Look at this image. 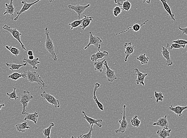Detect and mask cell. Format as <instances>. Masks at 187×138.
<instances>
[{"label":"cell","instance_id":"cell-3","mask_svg":"<svg viewBox=\"0 0 187 138\" xmlns=\"http://www.w3.org/2000/svg\"><path fill=\"white\" fill-rule=\"evenodd\" d=\"M33 98V96L31 95L29 91H23L20 100V102L22 104L23 106V110L22 111V115H25L27 113L26 108L28 106L29 103Z\"/></svg>","mask_w":187,"mask_h":138},{"label":"cell","instance_id":"cell-29","mask_svg":"<svg viewBox=\"0 0 187 138\" xmlns=\"http://www.w3.org/2000/svg\"><path fill=\"white\" fill-rule=\"evenodd\" d=\"M54 125H55V124L54 123H51L48 127L43 130L42 132L44 135V137L45 138H50V135L51 134V130L53 127H54Z\"/></svg>","mask_w":187,"mask_h":138},{"label":"cell","instance_id":"cell-38","mask_svg":"<svg viewBox=\"0 0 187 138\" xmlns=\"http://www.w3.org/2000/svg\"><path fill=\"white\" fill-rule=\"evenodd\" d=\"M7 95L8 96L9 99H14L15 100H16L18 99L19 98V97L16 95V87L14 88L13 91H12V93H9L7 92Z\"/></svg>","mask_w":187,"mask_h":138},{"label":"cell","instance_id":"cell-13","mask_svg":"<svg viewBox=\"0 0 187 138\" xmlns=\"http://www.w3.org/2000/svg\"><path fill=\"white\" fill-rule=\"evenodd\" d=\"M124 48L125 49V54L126 56L124 59L125 62L127 61V59L129 56L132 55L133 53L135 48L134 46H132L131 42L126 43L124 45Z\"/></svg>","mask_w":187,"mask_h":138},{"label":"cell","instance_id":"cell-2","mask_svg":"<svg viewBox=\"0 0 187 138\" xmlns=\"http://www.w3.org/2000/svg\"><path fill=\"white\" fill-rule=\"evenodd\" d=\"M45 34L46 36V40H45V50L50 54L53 61H56L58 60V56L55 53V47H54L52 40L50 38L47 27H45Z\"/></svg>","mask_w":187,"mask_h":138},{"label":"cell","instance_id":"cell-27","mask_svg":"<svg viewBox=\"0 0 187 138\" xmlns=\"http://www.w3.org/2000/svg\"><path fill=\"white\" fill-rule=\"evenodd\" d=\"M106 59H105L104 60H102V61H96L94 62V70L96 71H98V72H102L104 67V63L106 60Z\"/></svg>","mask_w":187,"mask_h":138},{"label":"cell","instance_id":"cell-22","mask_svg":"<svg viewBox=\"0 0 187 138\" xmlns=\"http://www.w3.org/2000/svg\"><path fill=\"white\" fill-rule=\"evenodd\" d=\"M21 78H23L24 79L26 78V72L25 71H24L21 73L17 72H14L13 73L11 74L8 76V78L16 81Z\"/></svg>","mask_w":187,"mask_h":138},{"label":"cell","instance_id":"cell-43","mask_svg":"<svg viewBox=\"0 0 187 138\" xmlns=\"http://www.w3.org/2000/svg\"><path fill=\"white\" fill-rule=\"evenodd\" d=\"M125 0H114L115 3L117 4L119 6H122V4Z\"/></svg>","mask_w":187,"mask_h":138},{"label":"cell","instance_id":"cell-32","mask_svg":"<svg viewBox=\"0 0 187 138\" xmlns=\"http://www.w3.org/2000/svg\"><path fill=\"white\" fill-rule=\"evenodd\" d=\"M136 59L141 62L142 65L146 64L149 60V58L146 57V54L140 55Z\"/></svg>","mask_w":187,"mask_h":138},{"label":"cell","instance_id":"cell-17","mask_svg":"<svg viewBox=\"0 0 187 138\" xmlns=\"http://www.w3.org/2000/svg\"><path fill=\"white\" fill-rule=\"evenodd\" d=\"M6 7L5 12L4 13L3 15L7 14H10L12 17V19H13L14 16V12L15 11V8L13 5V0H10L9 4H5Z\"/></svg>","mask_w":187,"mask_h":138},{"label":"cell","instance_id":"cell-19","mask_svg":"<svg viewBox=\"0 0 187 138\" xmlns=\"http://www.w3.org/2000/svg\"><path fill=\"white\" fill-rule=\"evenodd\" d=\"M100 84L99 83H95V85L94 90H93V99H94V101H95V103L97 104L99 108L101 110H102V111H103L104 110L103 105L100 101H99L98 99L97 98V96H96V92L97 89L100 87Z\"/></svg>","mask_w":187,"mask_h":138},{"label":"cell","instance_id":"cell-21","mask_svg":"<svg viewBox=\"0 0 187 138\" xmlns=\"http://www.w3.org/2000/svg\"><path fill=\"white\" fill-rule=\"evenodd\" d=\"M39 59L38 57L32 60H30L28 58H24L23 60V62L27 63V64L29 65L30 66H32L33 68L37 70L38 67L36 66V65L40 64V61H39Z\"/></svg>","mask_w":187,"mask_h":138},{"label":"cell","instance_id":"cell-9","mask_svg":"<svg viewBox=\"0 0 187 138\" xmlns=\"http://www.w3.org/2000/svg\"><path fill=\"white\" fill-rule=\"evenodd\" d=\"M90 6V4H88L84 6L80 5H68V7L70 9L73 10L76 12L78 16V20H79L80 19L81 15Z\"/></svg>","mask_w":187,"mask_h":138},{"label":"cell","instance_id":"cell-5","mask_svg":"<svg viewBox=\"0 0 187 138\" xmlns=\"http://www.w3.org/2000/svg\"><path fill=\"white\" fill-rule=\"evenodd\" d=\"M2 28L6 30V32H8L11 34L13 36L15 39H16L21 44V47L24 50H26V49L25 47V45L23 44L21 40V36L22 34L20 33L19 31L16 28H12L10 27L7 24H5L2 27Z\"/></svg>","mask_w":187,"mask_h":138},{"label":"cell","instance_id":"cell-36","mask_svg":"<svg viewBox=\"0 0 187 138\" xmlns=\"http://www.w3.org/2000/svg\"><path fill=\"white\" fill-rule=\"evenodd\" d=\"M155 96L156 98V102L159 103V101H162L164 98V96L162 95V93L161 92H157V91H155Z\"/></svg>","mask_w":187,"mask_h":138},{"label":"cell","instance_id":"cell-35","mask_svg":"<svg viewBox=\"0 0 187 138\" xmlns=\"http://www.w3.org/2000/svg\"><path fill=\"white\" fill-rule=\"evenodd\" d=\"M142 25H143L142 24L140 25L138 24H136L133 25L132 26L129 27V28H128L127 30H126L125 31H124V32H121V33H120L119 34L122 33V32H127V31H128L129 30H131L134 31V32H138V31L140 30V29H141V26H142Z\"/></svg>","mask_w":187,"mask_h":138},{"label":"cell","instance_id":"cell-14","mask_svg":"<svg viewBox=\"0 0 187 138\" xmlns=\"http://www.w3.org/2000/svg\"><path fill=\"white\" fill-rule=\"evenodd\" d=\"M98 52L95 54L92 55L90 57L91 61L92 62H95L99 59H102L103 57H108L109 52L107 51H101L98 50Z\"/></svg>","mask_w":187,"mask_h":138},{"label":"cell","instance_id":"cell-48","mask_svg":"<svg viewBox=\"0 0 187 138\" xmlns=\"http://www.w3.org/2000/svg\"><path fill=\"white\" fill-rule=\"evenodd\" d=\"M53 1H54L53 0H50V1H49V2H50V3H51V2H52Z\"/></svg>","mask_w":187,"mask_h":138},{"label":"cell","instance_id":"cell-23","mask_svg":"<svg viewBox=\"0 0 187 138\" xmlns=\"http://www.w3.org/2000/svg\"><path fill=\"white\" fill-rule=\"evenodd\" d=\"M93 16H85V18L83 20L81 24L79 26V27H81L83 30L90 25L91 22L93 21Z\"/></svg>","mask_w":187,"mask_h":138},{"label":"cell","instance_id":"cell-47","mask_svg":"<svg viewBox=\"0 0 187 138\" xmlns=\"http://www.w3.org/2000/svg\"><path fill=\"white\" fill-rule=\"evenodd\" d=\"M5 106V104H0V111H1L2 107Z\"/></svg>","mask_w":187,"mask_h":138},{"label":"cell","instance_id":"cell-25","mask_svg":"<svg viewBox=\"0 0 187 138\" xmlns=\"http://www.w3.org/2000/svg\"><path fill=\"white\" fill-rule=\"evenodd\" d=\"M160 1H161L163 5L164 8L165 10V11L168 12L169 14L170 15L173 21H175V18H174V16H174V15L172 12L171 8H170V7L169 5H168L167 0H160Z\"/></svg>","mask_w":187,"mask_h":138},{"label":"cell","instance_id":"cell-30","mask_svg":"<svg viewBox=\"0 0 187 138\" xmlns=\"http://www.w3.org/2000/svg\"><path fill=\"white\" fill-rule=\"evenodd\" d=\"M5 47L11 52L12 54L15 55L16 57H17L21 53L20 50L16 47H12V46H5Z\"/></svg>","mask_w":187,"mask_h":138},{"label":"cell","instance_id":"cell-11","mask_svg":"<svg viewBox=\"0 0 187 138\" xmlns=\"http://www.w3.org/2000/svg\"><path fill=\"white\" fill-rule=\"evenodd\" d=\"M41 1V0H37V1H35V2H32V3H28V2H26L25 1H22V2H21V3L23 5V6L21 10L17 12L18 15L14 19V21H17L18 19L19 16L20 15L24 13V12H26V11H27L33 5H35V4L37 3L39 1Z\"/></svg>","mask_w":187,"mask_h":138},{"label":"cell","instance_id":"cell-12","mask_svg":"<svg viewBox=\"0 0 187 138\" xmlns=\"http://www.w3.org/2000/svg\"><path fill=\"white\" fill-rule=\"evenodd\" d=\"M154 126H158L162 128L168 130L169 127V122L167 120V115H165L164 117H160L158 120L157 122L153 123Z\"/></svg>","mask_w":187,"mask_h":138},{"label":"cell","instance_id":"cell-44","mask_svg":"<svg viewBox=\"0 0 187 138\" xmlns=\"http://www.w3.org/2000/svg\"><path fill=\"white\" fill-rule=\"evenodd\" d=\"M27 53L28 56H33L34 55L33 52V51H31V50H29V51H28Z\"/></svg>","mask_w":187,"mask_h":138},{"label":"cell","instance_id":"cell-24","mask_svg":"<svg viewBox=\"0 0 187 138\" xmlns=\"http://www.w3.org/2000/svg\"><path fill=\"white\" fill-rule=\"evenodd\" d=\"M172 131L171 130H167L165 128H162L156 132L159 137L162 138H166L170 136Z\"/></svg>","mask_w":187,"mask_h":138},{"label":"cell","instance_id":"cell-42","mask_svg":"<svg viewBox=\"0 0 187 138\" xmlns=\"http://www.w3.org/2000/svg\"><path fill=\"white\" fill-rule=\"evenodd\" d=\"M179 30H180L182 32V36L183 34H185L186 36H187V27H184V28H181L180 27V26H179Z\"/></svg>","mask_w":187,"mask_h":138},{"label":"cell","instance_id":"cell-8","mask_svg":"<svg viewBox=\"0 0 187 138\" xmlns=\"http://www.w3.org/2000/svg\"><path fill=\"white\" fill-rule=\"evenodd\" d=\"M104 65L106 67V71H105V75L106 76L107 81L112 82L115 80H117V78L115 74V71L111 69L110 67L108 66L107 60L104 63Z\"/></svg>","mask_w":187,"mask_h":138},{"label":"cell","instance_id":"cell-6","mask_svg":"<svg viewBox=\"0 0 187 138\" xmlns=\"http://www.w3.org/2000/svg\"><path fill=\"white\" fill-rule=\"evenodd\" d=\"M126 106L125 105H124L123 108V115L122 118L121 120L119 121L120 124V127L118 130H115V133L118 134L119 133H123L126 131L129 126L128 123L126 120V116H125V108Z\"/></svg>","mask_w":187,"mask_h":138},{"label":"cell","instance_id":"cell-45","mask_svg":"<svg viewBox=\"0 0 187 138\" xmlns=\"http://www.w3.org/2000/svg\"><path fill=\"white\" fill-rule=\"evenodd\" d=\"M142 3H145V2H146L148 4H150V2H151V0H142Z\"/></svg>","mask_w":187,"mask_h":138},{"label":"cell","instance_id":"cell-10","mask_svg":"<svg viewBox=\"0 0 187 138\" xmlns=\"http://www.w3.org/2000/svg\"><path fill=\"white\" fill-rule=\"evenodd\" d=\"M169 43H167L166 47L162 46V54L163 57L166 60V65L168 66H171L174 63L171 58H170V52L168 50V47H169Z\"/></svg>","mask_w":187,"mask_h":138},{"label":"cell","instance_id":"cell-18","mask_svg":"<svg viewBox=\"0 0 187 138\" xmlns=\"http://www.w3.org/2000/svg\"><path fill=\"white\" fill-rule=\"evenodd\" d=\"M187 109V106H178L174 107L172 106H171L169 108V110L173 111L174 113L176 114L177 116L179 117L181 116L182 115L183 111Z\"/></svg>","mask_w":187,"mask_h":138},{"label":"cell","instance_id":"cell-1","mask_svg":"<svg viewBox=\"0 0 187 138\" xmlns=\"http://www.w3.org/2000/svg\"><path fill=\"white\" fill-rule=\"evenodd\" d=\"M26 73V78L28 82L30 83L36 82L38 84L39 88L42 90H43L45 87V84L42 78L40 77V75L35 71L28 70L25 71Z\"/></svg>","mask_w":187,"mask_h":138},{"label":"cell","instance_id":"cell-26","mask_svg":"<svg viewBox=\"0 0 187 138\" xmlns=\"http://www.w3.org/2000/svg\"><path fill=\"white\" fill-rule=\"evenodd\" d=\"M16 130L19 132H25L26 129H30V127L28 125L27 121H25L21 124H18L16 125Z\"/></svg>","mask_w":187,"mask_h":138},{"label":"cell","instance_id":"cell-7","mask_svg":"<svg viewBox=\"0 0 187 138\" xmlns=\"http://www.w3.org/2000/svg\"><path fill=\"white\" fill-rule=\"evenodd\" d=\"M89 33H90V36H89V43L85 47H84V50H86L88 47L92 45L96 47L98 50H99L101 49L100 43L102 42V40L98 36H93L92 32H89Z\"/></svg>","mask_w":187,"mask_h":138},{"label":"cell","instance_id":"cell-46","mask_svg":"<svg viewBox=\"0 0 187 138\" xmlns=\"http://www.w3.org/2000/svg\"><path fill=\"white\" fill-rule=\"evenodd\" d=\"M28 59H29L30 60H32L33 59H35V56H28Z\"/></svg>","mask_w":187,"mask_h":138},{"label":"cell","instance_id":"cell-15","mask_svg":"<svg viewBox=\"0 0 187 138\" xmlns=\"http://www.w3.org/2000/svg\"><path fill=\"white\" fill-rule=\"evenodd\" d=\"M134 70L135 73L137 76V78L136 80V84L138 85L141 84L143 86H145L144 81H145V78L147 76L148 74L142 73L140 72L137 68L135 69Z\"/></svg>","mask_w":187,"mask_h":138},{"label":"cell","instance_id":"cell-37","mask_svg":"<svg viewBox=\"0 0 187 138\" xmlns=\"http://www.w3.org/2000/svg\"><path fill=\"white\" fill-rule=\"evenodd\" d=\"M122 6V10L129 11L131 8V4L129 1H125Z\"/></svg>","mask_w":187,"mask_h":138},{"label":"cell","instance_id":"cell-4","mask_svg":"<svg viewBox=\"0 0 187 138\" xmlns=\"http://www.w3.org/2000/svg\"><path fill=\"white\" fill-rule=\"evenodd\" d=\"M40 95L44 100L54 106L55 108H58L60 107V105L59 100L49 93L44 91Z\"/></svg>","mask_w":187,"mask_h":138},{"label":"cell","instance_id":"cell-31","mask_svg":"<svg viewBox=\"0 0 187 138\" xmlns=\"http://www.w3.org/2000/svg\"><path fill=\"white\" fill-rule=\"evenodd\" d=\"M86 15L83 16V18L81 20H76V21H74V22H72V23H69V26H71V29L73 30L74 28H76V27H78L80 26L82 22V21L85 18Z\"/></svg>","mask_w":187,"mask_h":138},{"label":"cell","instance_id":"cell-20","mask_svg":"<svg viewBox=\"0 0 187 138\" xmlns=\"http://www.w3.org/2000/svg\"><path fill=\"white\" fill-rule=\"evenodd\" d=\"M26 116H25L24 120L25 121L26 120L32 121L34 122V124H37L38 117L39 115L37 112L33 113L30 114L27 112L26 114Z\"/></svg>","mask_w":187,"mask_h":138},{"label":"cell","instance_id":"cell-33","mask_svg":"<svg viewBox=\"0 0 187 138\" xmlns=\"http://www.w3.org/2000/svg\"><path fill=\"white\" fill-rule=\"evenodd\" d=\"M131 124L135 127H138L141 124V121L138 119L137 115H135L131 120Z\"/></svg>","mask_w":187,"mask_h":138},{"label":"cell","instance_id":"cell-16","mask_svg":"<svg viewBox=\"0 0 187 138\" xmlns=\"http://www.w3.org/2000/svg\"><path fill=\"white\" fill-rule=\"evenodd\" d=\"M83 114L84 115V117L83 118L85 119L88 123H89V125H91L92 124H95V125H97L99 127H102V125L101 124H99V122H103V119H98V120H95V119L92 118L90 117H89L88 116H87L85 112L84 111H83Z\"/></svg>","mask_w":187,"mask_h":138},{"label":"cell","instance_id":"cell-41","mask_svg":"<svg viewBox=\"0 0 187 138\" xmlns=\"http://www.w3.org/2000/svg\"><path fill=\"white\" fill-rule=\"evenodd\" d=\"M173 43H177L180 45L187 44V41L185 40H182V39H178L177 40H174L173 41Z\"/></svg>","mask_w":187,"mask_h":138},{"label":"cell","instance_id":"cell-34","mask_svg":"<svg viewBox=\"0 0 187 138\" xmlns=\"http://www.w3.org/2000/svg\"><path fill=\"white\" fill-rule=\"evenodd\" d=\"M93 124H92V125H91V128L90 129V130H89V132L88 133L82 134V135H80V136H78V137H74V136H71V137L78 138H91L92 137V131H93Z\"/></svg>","mask_w":187,"mask_h":138},{"label":"cell","instance_id":"cell-39","mask_svg":"<svg viewBox=\"0 0 187 138\" xmlns=\"http://www.w3.org/2000/svg\"><path fill=\"white\" fill-rule=\"evenodd\" d=\"M186 44L180 45L177 43H174L171 46H170L169 50H172L173 48L174 49H181V48H185Z\"/></svg>","mask_w":187,"mask_h":138},{"label":"cell","instance_id":"cell-28","mask_svg":"<svg viewBox=\"0 0 187 138\" xmlns=\"http://www.w3.org/2000/svg\"><path fill=\"white\" fill-rule=\"evenodd\" d=\"M6 65L9 68L10 70H12L14 71L15 70H18L21 67L23 66H26L27 65V63H25L23 64H17L15 63H6Z\"/></svg>","mask_w":187,"mask_h":138},{"label":"cell","instance_id":"cell-40","mask_svg":"<svg viewBox=\"0 0 187 138\" xmlns=\"http://www.w3.org/2000/svg\"><path fill=\"white\" fill-rule=\"evenodd\" d=\"M122 8H120V7L118 6H117L115 7L113 9V14L115 17H117L122 12Z\"/></svg>","mask_w":187,"mask_h":138}]
</instances>
